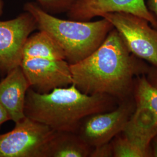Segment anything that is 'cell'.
<instances>
[{
	"instance_id": "obj_1",
	"label": "cell",
	"mask_w": 157,
	"mask_h": 157,
	"mask_svg": "<svg viewBox=\"0 0 157 157\" xmlns=\"http://www.w3.org/2000/svg\"><path fill=\"white\" fill-rule=\"evenodd\" d=\"M73 84L87 94H106L121 101L133 94L136 77L150 66L130 51L115 28L93 52L70 64Z\"/></svg>"
},
{
	"instance_id": "obj_2",
	"label": "cell",
	"mask_w": 157,
	"mask_h": 157,
	"mask_svg": "<svg viewBox=\"0 0 157 157\" xmlns=\"http://www.w3.org/2000/svg\"><path fill=\"white\" fill-rule=\"evenodd\" d=\"M116 100L106 94H85L73 83L44 94L29 88L25 113L54 131L78 133L89 116L115 108Z\"/></svg>"
},
{
	"instance_id": "obj_3",
	"label": "cell",
	"mask_w": 157,
	"mask_h": 157,
	"mask_svg": "<svg viewBox=\"0 0 157 157\" xmlns=\"http://www.w3.org/2000/svg\"><path fill=\"white\" fill-rule=\"evenodd\" d=\"M24 10L33 16L39 30L47 32L60 45L69 64L76 63L90 56L114 28L104 17L94 22L62 19L34 2L26 3Z\"/></svg>"
},
{
	"instance_id": "obj_4",
	"label": "cell",
	"mask_w": 157,
	"mask_h": 157,
	"mask_svg": "<svg viewBox=\"0 0 157 157\" xmlns=\"http://www.w3.org/2000/svg\"><path fill=\"white\" fill-rule=\"evenodd\" d=\"M101 17L112 24L133 55L157 67V29L145 19L128 13H108Z\"/></svg>"
},
{
	"instance_id": "obj_5",
	"label": "cell",
	"mask_w": 157,
	"mask_h": 157,
	"mask_svg": "<svg viewBox=\"0 0 157 157\" xmlns=\"http://www.w3.org/2000/svg\"><path fill=\"white\" fill-rule=\"evenodd\" d=\"M55 132L26 117L12 130L0 135V157H42Z\"/></svg>"
},
{
	"instance_id": "obj_6",
	"label": "cell",
	"mask_w": 157,
	"mask_h": 157,
	"mask_svg": "<svg viewBox=\"0 0 157 157\" xmlns=\"http://www.w3.org/2000/svg\"><path fill=\"white\" fill-rule=\"evenodd\" d=\"M38 29L33 16L25 11L11 20L0 21V73L6 76L21 65L25 44Z\"/></svg>"
},
{
	"instance_id": "obj_7",
	"label": "cell",
	"mask_w": 157,
	"mask_h": 157,
	"mask_svg": "<svg viewBox=\"0 0 157 157\" xmlns=\"http://www.w3.org/2000/svg\"><path fill=\"white\" fill-rule=\"evenodd\" d=\"M136 108L135 99L121 101L115 108L91 115L83 121L78 133L93 148L110 142L120 133Z\"/></svg>"
},
{
	"instance_id": "obj_8",
	"label": "cell",
	"mask_w": 157,
	"mask_h": 157,
	"mask_svg": "<svg viewBox=\"0 0 157 157\" xmlns=\"http://www.w3.org/2000/svg\"><path fill=\"white\" fill-rule=\"evenodd\" d=\"M21 67L35 91L44 94L73 83L70 64L65 59L23 58Z\"/></svg>"
},
{
	"instance_id": "obj_9",
	"label": "cell",
	"mask_w": 157,
	"mask_h": 157,
	"mask_svg": "<svg viewBox=\"0 0 157 157\" xmlns=\"http://www.w3.org/2000/svg\"><path fill=\"white\" fill-rule=\"evenodd\" d=\"M124 12L147 20L157 29V19L146 6L145 0H77L67 12L74 21H90L108 13Z\"/></svg>"
},
{
	"instance_id": "obj_10",
	"label": "cell",
	"mask_w": 157,
	"mask_h": 157,
	"mask_svg": "<svg viewBox=\"0 0 157 157\" xmlns=\"http://www.w3.org/2000/svg\"><path fill=\"white\" fill-rule=\"evenodd\" d=\"M29 88L21 66L13 69L0 82V104L15 124L26 117L25 105Z\"/></svg>"
},
{
	"instance_id": "obj_11",
	"label": "cell",
	"mask_w": 157,
	"mask_h": 157,
	"mask_svg": "<svg viewBox=\"0 0 157 157\" xmlns=\"http://www.w3.org/2000/svg\"><path fill=\"white\" fill-rule=\"evenodd\" d=\"M122 133L128 139L151 157L150 144L157 135V114L148 105L136 102L135 111Z\"/></svg>"
},
{
	"instance_id": "obj_12",
	"label": "cell",
	"mask_w": 157,
	"mask_h": 157,
	"mask_svg": "<svg viewBox=\"0 0 157 157\" xmlns=\"http://www.w3.org/2000/svg\"><path fill=\"white\" fill-rule=\"evenodd\" d=\"M92 150L78 133L56 131L46 144L42 157H90Z\"/></svg>"
},
{
	"instance_id": "obj_13",
	"label": "cell",
	"mask_w": 157,
	"mask_h": 157,
	"mask_svg": "<svg viewBox=\"0 0 157 157\" xmlns=\"http://www.w3.org/2000/svg\"><path fill=\"white\" fill-rule=\"evenodd\" d=\"M43 58L66 60L64 52L56 41L44 30L31 34L23 51V59Z\"/></svg>"
},
{
	"instance_id": "obj_14",
	"label": "cell",
	"mask_w": 157,
	"mask_h": 157,
	"mask_svg": "<svg viewBox=\"0 0 157 157\" xmlns=\"http://www.w3.org/2000/svg\"><path fill=\"white\" fill-rule=\"evenodd\" d=\"M133 97L136 102L148 105L157 115V89L150 83L146 75L135 78Z\"/></svg>"
},
{
	"instance_id": "obj_15",
	"label": "cell",
	"mask_w": 157,
	"mask_h": 157,
	"mask_svg": "<svg viewBox=\"0 0 157 157\" xmlns=\"http://www.w3.org/2000/svg\"><path fill=\"white\" fill-rule=\"evenodd\" d=\"M113 157H149L146 152L136 146L124 135L117 136L111 141Z\"/></svg>"
},
{
	"instance_id": "obj_16",
	"label": "cell",
	"mask_w": 157,
	"mask_h": 157,
	"mask_svg": "<svg viewBox=\"0 0 157 157\" xmlns=\"http://www.w3.org/2000/svg\"><path fill=\"white\" fill-rule=\"evenodd\" d=\"M39 6L50 13L67 12L77 0H36Z\"/></svg>"
},
{
	"instance_id": "obj_17",
	"label": "cell",
	"mask_w": 157,
	"mask_h": 157,
	"mask_svg": "<svg viewBox=\"0 0 157 157\" xmlns=\"http://www.w3.org/2000/svg\"><path fill=\"white\" fill-rule=\"evenodd\" d=\"M91 157H113V152L111 142H108L93 148L90 154Z\"/></svg>"
},
{
	"instance_id": "obj_18",
	"label": "cell",
	"mask_w": 157,
	"mask_h": 157,
	"mask_svg": "<svg viewBox=\"0 0 157 157\" xmlns=\"http://www.w3.org/2000/svg\"><path fill=\"white\" fill-rule=\"evenodd\" d=\"M146 75L150 83L157 89V67H150Z\"/></svg>"
},
{
	"instance_id": "obj_19",
	"label": "cell",
	"mask_w": 157,
	"mask_h": 157,
	"mask_svg": "<svg viewBox=\"0 0 157 157\" xmlns=\"http://www.w3.org/2000/svg\"><path fill=\"white\" fill-rule=\"evenodd\" d=\"M146 6L157 19V0H147Z\"/></svg>"
},
{
	"instance_id": "obj_20",
	"label": "cell",
	"mask_w": 157,
	"mask_h": 157,
	"mask_svg": "<svg viewBox=\"0 0 157 157\" xmlns=\"http://www.w3.org/2000/svg\"><path fill=\"white\" fill-rule=\"evenodd\" d=\"M11 120L10 117L6 109L0 104V127L6 121Z\"/></svg>"
},
{
	"instance_id": "obj_21",
	"label": "cell",
	"mask_w": 157,
	"mask_h": 157,
	"mask_svg": "<svg viewBox=\"0 0 157 157\" xmlns=\"http://www.w3.org/2000/svg\"><path fill=\"white\" fill-rule=\"evenodd\" d=\"M151 157H157V135L152 140L150 144Z\"/></svg>"
},
{
	"instance_id": "obj_22",
	"label": "cell",
	"mask_w": 157,
	"mask_h": 157,
	"mask_svg": "<svg viewBox=\"0 0 157 157\" xmlns=\"http://www.w3.org/2000/svg\"><path fill=\"white\" fill-rule=\"evenodd\" d=\"M3 7H4V4L2 0H0V16L1 15L2 11H3Z\"/></svg>"
}]
</instances>
